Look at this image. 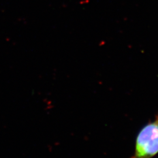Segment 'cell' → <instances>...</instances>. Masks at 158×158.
<instances>
[{"label": "cell", "instance_id": "6da1fadb", "mask_svg": "<svg viewBox=\"0 0 158 158\" xmlns=\"http://www.w3.org/2000/svg\"><path fill=\"white\" fill-rule=\"evenodd\" d=\"M158 153V114L139 131L134 155L130 158H152Z\"/></svg>", "mask_w": 158, "mask_h": 158}]
</instances>
